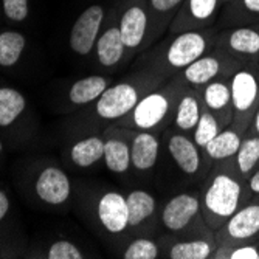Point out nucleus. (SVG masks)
<instances>
[{
    "label": "nucleus",
    "mask_w": 259,
    "mask_h": 259,
    "mask_svg": "<svg viewBox=\"0 0 259 259\" xmlns=\"http://www.w3.org/2000/svg\"><path fill=\"white\" fill-rule=\"evenodd\" d=\"M211 40H213V36L205 31H183L168 45L166 53H164V62L174 70L186 68L190 64L206 55Z\"/></svg>",
    "instance_id": "39448f33"
},
{
    "label": "nucleus",
    "mask_w": 259,
    "mask_h": 259,
    "mask_svg": "<svg viewBox=\"0 0 259 259\" xmlns=\"http://www.w3.org/2000/svg\"><path fill=\"white\" fill-rule=\"evenodd\" d=\"M124 259H155L158 257V245L148 238H138L129 244L123 253Z\"/></svg>",
    "instance_id": "c756f323"
},
{
    "label": "nucleus",
    "mask_w": 259,
    "mask_h": 259,
    "mask_svg": "<svg viewBox=\"0 0 259 259\" xmlns=\"http://www.w3.org/2000/svg\"><path fill=\"white\" fill-rule=\"evenodd\" d=\"M236 161L242 176H248L253 172V169L259 164V135L242 140L236 152Z\"/></svg>",
    "instance_id": "cd10ccee"
},
{
    "label": "nucleus",
    "mask_w": 259,
    "mask_h": 259,
    "mask_svg": "<svg viewBox=\"0 0 259 259\" xmlns=\"http://www.w3.org/2000/svg\"><path fill=\"white\" fill-rule=\"evenodd\" d=\"M27 47V39L16 30L0 33V67H14Z\"/></svg>",
    "instance_id": "a878e982"
},
{
    "label": "nucleus",
    "mask_w": 259,
    "mask_h": 259,
    "mask_svg": "<svg viewBox=\"0 0 259 259\" xmlns=\"http://www.w3.org/2000/svg\"><path fill=\"white\" fill-rule=\"evenodd\" d=\"M104 141L100 135L85 137L70 148V160L78 168H90L104 157Z\"/></svg>",
    "instance_id": "6ab92c4d"
},
{
    "label": "nucleus",
    "mask_w": 259,
    "mask_h": 259,
    "mask_svg": "<svg viewBox=\"0 0 259 259\" xmlns=\"http://www.w3.org/2000/svg\"><path fill=\"white\" fill-rule=\"evenodd\" d=\"M106 166L110 172L124 174L131 168V145L121 138H109L104 141V157Z\"/></svg>",
    "instance_id": "5701e85b"
},
{
    "label": "nucleus",
    "mask_w": 259,
    "mask_h": 259,
    "mask_svg": "<svg viewBox=\"0 0 259 259\" xmlns=\"http://www.w3.org/2000/svg\"><path fill=\"white\" fill-rule=\"evenodd\" d=\"M168 254L171 259H206L213 254V244L203 239L182 241L174 244Z\"/></svg>",
    "instance_id": "bb28decb"
},
{
    "label": "nucleus",
    "mask_w": 259,
    "mask_h": 259,
    "mask_svg": "<svg viewBox=\"0 0 259 259\" xmlns=\"http://www.w3.org/2000/svg\"><path fill=\"white\" fill-rule=\"evenodd\" d=\"M253 129H254V134L259 135V107L254 113V120H253Z\"/></svg>",
    "instance_id": "4c0bfd02"
},
{
    "label": "nucleus",
    "mask_w": 259,
    "mask_h": 259,
    "mask_svg": "<svg viewBox=\"0 0 259 259\" xmlns=\"http://www.w3.org/2000/svg\"><path fill=\"white\" fill-rule=\"evenodd\" d=\"M200 213V200L188 193L174 196L161 211V222L168 231H182Z\"/></svg>",
    "instance_id": "9d476101"
},
{
    "label": "nucleus",
    "mask_w": 259,
    "mask_h": 259,
    "mask_svg": "<svg viewBox=\"0 0 259 259\" xmlns=\"http://www.w3.org/2000/svg\"><path fill=\"white\" fill-rule=\"evenodd\" d=\"M95 50L100 65L106 68H112L118 64L126 53V45L123 42L120 27L112 25L106 28L97 40Z\"/></svg>",
    "instance_id": "f3484780"
},
{
    "label": "nucleus",
    "mask_w": 259,
    "mask_h": 259,
    "mask_svg": "<svg viewBox=\"0 0 259 259\" xmlns=\"http://www.w3.org/2000/svg\"><path fill=\"white\" fill-rule=\"evenodd\" d=\"M221 0H185L182 4L174 30L190 31L193 28H203L213 23Z\"/></svg>",
    "instance_id": "f8f14e48"
},
{
    "label": "nucleus",
    "mask_w": 259,
    "mask_h": 259,
    "mask_svg": "<svg viewBox=\"0 0 259 259\" xmlns=\"http://www.w3.org/2000/svg\"><path fill=\"white\" fill-rule=\"evenodd\" d=\"M241 143H242V138H241L239 131L234 127H230V129L221 131L203 149L209 158L225 160L228 157L236 155Z\"/></svg>",
    "instance_id": "b1692460"
},
{
    "label": "nucleus",
    "mask_w": 259,
    "mask_h": 259,
    "mask_svg": "<svg viewBox=\"0 0 259 259\" xmlns=\"http://www.w3.org/2000/svg\"><path fill=\"white\" fill-rule=\"evenodd\" d=\"M177 90L172 87L148 93L124 116L126 120L123 124L140 131H152L166 120V116L172 110V106L177 104Z\"/></svg>",
    "instance_id": "f03ea898"
},
{
    "label": "nucleus",
    "mask_w": 259,
    "mask_h": 259,
    "mask_svg": "<svg viewBox=\"0 0 259 259\" xmlns=\"http://www.w3.org/2000/svg\"><path fill=\"white\" fill-rule=\"evenodd\" d=\"M129 227L135 228L146 222L155 211V199L145 190H134L126 196Z\"/></svg>",
    "instance_id": "393cba45"
},
{
    "label": "nucleus",
    "mask_w": 259,
    "mask_h": 259,
    "mask_svg": "<svg viewBox=\"0 0 259 259\" xmlns=\"http://www.w3.org/2000/svg\"><path fill=\"white\" fill-rule=\"evenodd\" d=\"M166 148L172 160L177 163V166L186 176H194L199 172L200 152H199V146L194 143V140H190L186 135L182 134H172L168 138Z\"/></svg>",
    "instance_id": "4468645a"
},
{
    "label": "nucleus",
    "mask_w": 259,
    "mask_h": 259,
    "mask_svg": "<svg viewBox=\"0 0 259 259\" xmlns=\"http://www.w3.org/2000/svg\"><path fill=\"white\" fill-rule=\"evenodd\" d=\"M202 112L203 110H202L200 100L194 93H183L176 104V113H174L176 126L183 132L194 131V127L200 120Z\"/></svg>",
    "instance_id": "4be33fe9"
},
{
    "label": "nucleus",
    "mask_w": 259,
    "mask_h": 259,
    "mask_svg": "<svg viewBox=\"0 0 259 259\" xmlns=\"http://www.w3.org/2000/svg\"><path fill=\"white\" fill-rule=\"evenodd\" d=\"M2 151H4V143H2V138H0V154H2Z\"/></svg>",
    "instance_id": "58836bf2"
},
{
    "label": "nucleus",
    "mask_w": 259,
    "mask_h": 259,
    "mask_svg": "<svg viewBox=\"0 0 259 259\" xmlns=\"http://www.w3.org/2000/svg\"><path fill=\"white\" fill-rule=\"evenodd\" d=\"M225 44L234 55L254 58L259 55V31L250 27L234 28L225 36Z\"/></svg>",
    "instance_id": "412c9836"
},
{
    "label": "nucleus",
    "mask_w": 259,
    "mask_h": 259,
    "mask_svg": "<svg viewBox=\"0 0 259 259\" xmlns=\"http://www.w3.org/2000/svg\"><path fill=\"white\" fill-rule=\"evenodd\" d=\"M202 100H203L205 109L213 113L221 121V124L228 123L231 112H233L230 82L222 81V79L208 82L203 89Z\"/></svg>",
    "instance_id": "2eb2a0df"
},
{
    "label": "nucleus",
    "mask_w": 259,
    "mask_h": 259,
    "mask_svg": "<svg viewBox=\"0 0 259 259\" xmlns=\"http://www.w3.org/2000/svg\"><path fill=\"white\" fill-rule=\"evenodd\" d=\"M259 234V203L239 208L222 227L224 244H242Z\"/></svg>",
    "instance_id": "6e6552de"
},
{
    "label": "nucleus",
    "mask_w": 259,
    "mask_h": 259,
    "mask_svg": "<svg viewBox=\"0 0 259 259\" xmlns=\"http://www.w3.org/2000/svg\"><path fill=\"white\" fill-rule=\"evenodd\" d=\"M4 14L8 20L13 22H23L28 17V0H2Z\"/></svg>",
    "instance_id": "2f4dec72"
},
{
    "label": "nucleus",
    "mask_w": 259,
    "mask_h": 259,
    "mask_svg": "<svg viewBox=\"0 0 259 259\" xmlns=\"http://www.w3.org/2000/svg\"><path fill=\"white\" fill-rule=\"evenodd\" d=\"M160 141L149 131L140 132L134 137L131 145V161L132 166L141 172L151 171L158 158Z\"/></svg>",
    "instance_id": "dca6fc26"
},
{
    "label": "nucleus",
    "mask_w": 259,
    "mask_h": 259,
    "mask_svg": "<svg viewBox=\"0 0 259 259\" xmlns=\"http://www.w3.org/2000/svg\"><path fill=\"white\" fill-rule=\"evenodd\" d=\"M231 68L225 58L218 55H203L197 61L188 65L183 70V79L196 87L206 85L211 81H216L222 73H227Z\"/></svg>",
    "instance_id": "ddd939ff"
},
{
    "label": "nucleus",
    "mask_w": 259,
    "mask_h": 259,
    "mask_svg": "<svg viewBox=\"0 0 259 259\" xmlns=\"http://www.w3.org/2000/svg\"><path fill=\"white\" fill-rule=\"evenodd\" d=\"M221 121L216 118V116L211 113L209 110H203L202 115H200V120L197 123V126L194 127V132H193V140L194 143L199 146V148H205L211 140H213L222 129H221Z\"/></svg>",
    "instance_id": "c85d7f7f"
},
{
    "label": "nucleus",
    "mask_w": 259,
    "mask_h": 259,
    "mask_svg": "<svg viewBox=\"0 0 259 259\" xmlns=\"http://www.w3.org/2000/svg\"><path fill=\"white\" fill-rule=\"evenodd\" d=\"M27 109V98L13 87H0V127L7 129L16 123Z\"/></svg>",
    "instance_id": "aec40b11"
},
{
    "label": "nucleus",
    "mask_w": 259,
    "mask_h": 259,
    "mask_svg": "<svg viewBox=\"0 0 259 259\" xmlns=\"http://www.w3.org/2000/svg\"><path fill=\"white\" fill-rule=\"evenodd\" d=\"M231 103L238 131L244 129L259 107V79L250 68H242L230 81Z\"/></svg>",
    "instance_id": "7ed1b4c3"
},
{
    "label": "nucleus",
    "mask_w": 259,
    "mask_h": 259,
    "mask_svg": "<svg viewBox=\"0 0 259 259\" xmlns=\"http://www.w3.org/2000/svg\"><path fill=\"white\" fill-rule=\"evenodd\" d=\"M248 188H250V191L254 193V194H259V169H256L253 172V176L250 177L248 180Z\"/></svg>",
    "instance_id": "e433bc0d"
},
{
    "label": "nucleus",
    "mask_w": 259,
    "mask_h": 259,
    "mask_svg": "<svg viewBox=\"0 0 259 259\" xmlns=\"http://www.w3.org/2000/svg\"><path fill=\"white\" fill-rule=\"evenodd\" d=\"M97 216L101 227L110 234H121L129 228L126 197L118 191H107L97 202Z\"/></svg>",
    "instance_id": "1a4fd4ad"
},
{
    "label": "nucleus",
    "mask_w": 259,
    "mask_h": 259,
    "mask_svg": "<svg viewBox=\"0 0 259 259\" xmlns=\"http://www.w3.org/2000/svg\"><path fill=\"white\" fill-rule=\"evenodd\" d=\"M103 20L104 10L101 5H90L79 14L68 36V45L73 53L78 56L90 55L100 37Z\"/></svg>",
    "instance_id": "423d86ee"
},
{
    "label": "nucleus",
    "mask_w": 259,
    "mask_h": 259,
    "mask_svg": "<svg viewBox=\"0 0 259 259\" xmlns=\"http://www.w3.org/2000/svg\"><path fill=\"white\" fill-rule=\"evenodd\" d=\"M109 87V79L100 75H90L81 78L68 89V101L73 106H85L97 101Z\"/></svg>",
    "instance_id": "a211bd4d"
},
{
    "label": "nucleus",
    "mask_w": 259,
    "mask_h": 259,
    "mask_svg": "<svg viewBox=\"0 0 259 259\" xmlns=\"http://www.w3.org/2000/svg\"><path fill=\"white\" fill-rule=\"evenodd\" d=\"M241 7L245 13L259 14V0H241Z\"/></svg>",
    "instance_id": "c9c22d12"
},
{
    "label": "nucleus",
    "mask_w": 259,
    "mask_h": 259,
    "mask_svg": "<svg viewBox=\"0 0 259 259\" xmlns=\"http://www.w3.org/2000/svg\"><path fill=\"white\" fill-rule=\"evenodd\" d=\"M120 31L126 50L134 52L143 44L148 27H149V14L141 2H132L120 17Z\"/></svg>",
    "instance_id": "9b49d317"
},
{
    "label": "nucleus",
    "mask_w": 259,
    "mask_h": 259,
    "mask_svg": "<svg viewBox=\"0 0 259 259\" xmlns=\"http://www.w3.org/2000/svg\"><path fill=\"white\" fill-rule=\"evenodd\" d=\"M185 0H149L151 11L155 17H168L174 11H177Z\"/></svg>",
    "instance_id": "473e14b6"
},
{
    "label": "nucleus",
    "mask_w": 259,
    "mask_h": 259,
    "mask_svg": "<svg viewBox=\"0 0 259 259\" xmlns=\"http://www.w3.org/2000/svg\"><path fill=\"white\" fill-rule=\"evenodd\" d=\"M143 84L140 81L134 82H118L109 85L103 95L95 101V113L103 120H118L137 106L143 98Z\"/></svg>",
    "instance_id": "20e7f679"
},
{
    "label": "nucleus",
    "mask_w": 259,
    "mask_h": 259,
    "mask_svg": "<svg viewBox=\"0 0 259 259\" xmlns=\"http://www.w3.org/2000/svg\"><path fill=\"white\" fill-rule=\"evenodd\" d=\"M47 257L49 259H82L84 253L72 241L59 239L50 245L49 251H47Z\"/></svg>",
    "instance_id": "7c9ffc66"
},
{
    "label": "nucleus",
    "mask_w": 259,
    "mask_h": 259,
    "mask_svg": "<svg viewBox=\"0 0 259 259\" xmlns=\"http://www.w3.org/2000/svg\"><path fill=\"white\" fill-rule=\"evenodd\" d=\"M242 188L230 174H216L206 185L200 200L205 222L211 230H219L241 208Z\"/></svg>",
    "instance_id": "f257e3e1"
},
{
    "label": "nucleus",
    "mask_w": 259,
    "mask_h": 259,
    "mask_svg": "<svg viewBox=\"0 0 259 259\" xmlns=\"http://www.w3.org/2000/svg\"><path fill=\"white\" fill-rule=\"evenodd\" d=\"M37 199L50 206H61L72 196V183L64 169L58 166L44 168L34 180Z\"/></svg>",
    "instance_id": "0eeeda50"
},
{
    "label": "nucleus",
    "mask_w": 259,
    "mask_h": 259,
    "mask_svg": "<svg viewBox=\"0 0 259 259\" xmlns=\"http://www.w3.org/2000/svg\"><path fill=\"white\" fill-rule=\"evenodd\" d=\"M10 206H11V203H10L7 193L4 190H0V222H2L7 218V214L10 213Z\"/></svg>",
    "instance_id": "f704fd0d"
},
{
    "label": "nucleus",
    "mask_w": 259,
    "mask_h": 259,
    "mask_svg": "<svg viewBox=\"0 0 259 259\" xmlns=\"http://www.w3.org/2000/svg\"><path fill=\"white\" fill-rule=\"evenodd\" d=\"M214 257H230V259H259V248L254 245H239L225 251H218Z\"/></svg>",
    "instance_id": "72a5a7b5"
},
{
    "label": "nucleus",
    "mask_w": 259,
    "mask_h": 259,
    "mask_svg": "<svg viewBox=\"0 0 259 259\" xmlns=\"http://www.w3.org/2000/svg\"><path fill=\"white\" fill-rule=\"evenodd\" d=\"M221 2H233V0H221Z\"/></svg>",
    "instance_id": "ea45409f"
}]
</instances>
